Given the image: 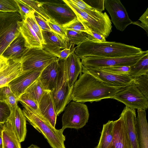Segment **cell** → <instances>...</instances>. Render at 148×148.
I'll return each instance as SVG.
<instances>
[{
  "label": "cell",
  "mask_w": 148,
  "mask_h": 148,
  "mask_svg": "<svg viewBox=\"0 0 148 148\" xmlns=\"http://www.w3.org/2000/svg\"><path fill=\"white\" fill-rule=\"evenodd\" d=\"M123 87L108 85L91 75L82 73L75 83L71 95V101L92 103L112 99Z\"/></svg>",
  "instance_id": "1"
},
{
  "label": "cell",
  "mask_w": 148,
  "mask_h": 148,
  "mask_svg": "<svg viewBox=\"0 0 148 148\" xmlns=\"http://www.w3.org/2000/svg\"><path fill=\"white\" fill-rule=\"evenodd\" d=\"M142 49L115 42L94 41L88 39L77 45L74 51L80 58L86 56L118 58L138 54Z\"/></svg>",
  "instance_id": "2"
},
{
  "label": "cell",
  "mask_w": 148,
  "mask_h": 148,
  "mask_svg": "<svg viewBox=\"0 0 148 148\" xmlns=\"http://www.w3.org/2000/svg\"><path fill=\"white\" fill-rule=\"evenodd\" d=\"M23 106L22 111L26 120L43 135L52 148H66L64 129H56L39 114L27 106Z\"/></svg>",
  "instance_id": "3"
},
{
  "label": "cell",
  "mask_w": 148,
  "mask_h": 148,
  "mask_svg": "<svg viewBox=\"0 0 148 148\" xmlns=\"http://www.w3.org/2000/svg\"><path fill=\"white\" fill-rule=\"evenodd\" d=\"M58 61V76L55 87L51 92L57 116L64 110L67 104L71 101L72 90L69 86L64 60Z\"/></svg>",
  "instance_id": "4"
},
{
  "label": "cell",
  "mask_w": 148,
  "mask_h": 148,
  "mask_svg": "<svg viewBox=\"0 0 148 148\" xmlns=\"http://www.w3.org/2000/svg\"><path fill=\"white\" fill-rule=\"evenodd\" d=\"M21 21L18 12H0V56L20 34L18 22Z\"/></svg>",
  "instance_id": "5"
},
{
  "label": "cell",
  "mask_w": 148,
  "mask_h": 148,
  "mask_svg": "<svg viewBox=\"0 0 148 148\" xmlns=\"http://www.w3.org/2000/svg\"><path fill=\"white\" fill-rule=\"evenodd\" d=\"M63 114L62 128L78 129L83 127L88 122L89 114L87 106L84 103L74 101L66 106Z\"/></svg>",
  "instance_id": "6"
},
{
  "label": "cell",
  "mask_w": 148,
  "mask_h": 148,
  "mask_svg": "<svg viewBox=\"0 0 148 148\" xmlns=\"http://www.w3.org/2000/svg\"><path fill=\"white\" fill-rule=\"evenodd\" d=\"M148 54V51H142L138 54L118 58H101L86 56L80 58L82 66L88 68L98 69L116 66H131Z\"/></svg>",
  "instance_id": "7"
},
{
  "label": "cell",
  "mask_w": 148,
  "mask_h": 148,
  "mask_svg": "<svg viewBox=\"0 0 148 148\" xmlns=\"http://www.w3.org/2000/svg\"><path fill=\"white\" fill-rule=\"evenodd\" d=\"M58 58L42 48H29L20 62L23 72L42 71L47 66Z\"/></svg>",
  "instance_id": "8"
},
{
  "label": "cell",
  "mask_w": 148,
  "mask_h": 148,
  "mask_svg": "<svg viewBox=\"0 0 148 148\" xmlns=\"http://www.w3.org/2000/svg\"><path fill=\"white\" fill-rule=\"evenodd\" d=\"M73 11L77 18L89 31L91 30L107 38L112 32L111 20L98 18L90 16L81 10L69 0H63Z\"/></svg>",
  "instance_id": "9"
},
{
  "label": "cell",
  "mask_w": 148,
  "mask_h": 148,
  "mask_svg": "<svg viewBox=\"0 0 148 148\" xmlns=\"http://www.w3.org/2000/svg\"><path fill=\"white\" fill-rule=\"evenodd\" d=\"M40 2L51 18L62 26L77 18L73 11L63 0Z\"/></svg>",
  "instance_id": "10"
},
{
  "label": "cell",
  "mask_w": 148,
  "mask_h": 148,
  "mask_svg": "<svg viewBox=\"0 0 148 148\" xmlns=\"http://www.w3.org/2000/svg\"><path fill=\"white\" fill-rule=\"evenodd\" d=\"M112 99L132 109L146 110L148 108V99L135 86L133 80L129 85L123 87Z\"/></svg>",
  "instance_id": "11"
},
{
  "label": "cell",
  "mask_w": 148,
  "mask_h": 148,
  "mask_svg": "<svg viewBox=\"0 0 148 148\" xmlns=\"http://www.w3.org/2000/svg\"><path fill=\"white\" fill-rule=\"evenodd\" d=\"M105 8L111 17V21L116 29L123 31L132 22L126 9L120 0H105Z\"/></svg>",
  "instance_id": "12"
},
{
  "label": "cell",
  "mask_w": 148,
  "mask_h": 148,
  "mask_svg": "<svg viewBox=\"0 0 148 148\" xmlns=\"http://www.w3.org/2000/svg\"><path fill=\"white\" fill-rule=\"evenodd\" d=\"M82 73H88L110 86L124 87L130 84L134 78L127 75H118L99 69L82 66Z\"/></svg>",
  "instance_id": "13"
},
{
  "label": "cell",
  "mask_w": 148,
  "mask_h": 148,
  "mask_svg": "<svg viewBox=\"0 0 148 148\" xmlns=\"http://www.w3.org/2000/svg\"><path fill=\"white\" fill-rule=\"evenodd\" d=\"M42 71L23 72L8 84L12 92L18 99L39 78Z\"/></svg>",
  "instance_id": "14"
},
{
  "label": "cell",
  "mask_w": 148,
  "mask_h": 148,
  "mask_svg": "<svg viewBox=\"0 0 148 148\" xmlns=\"http://www.w3.org/2000/svg\"><path fill=\"white\" fill-rule=\"evenodd\" d=\"M114 139L111 148H132L122 116L114 121Z\"/></svg>",
  "instance_id": "15"
},
{
  "label": "cell",
  "mask_w": 148,
  "mask_h": 148,
  "mask_svg": "<svg viewBox=\"0 0 148 148\" xmlns=\"http://www.w3.org/2000/svg\"><path fill=\"white\" fill-rule=\"evenodd\" d=\"M39 114L55 127L57 116L50 91H46L38 102Z\"/></svg>",
  "instance_id": "16"
},
{
  "label": "cell",
  "mask_w": 148,
  "mask_h": 148,
  "mask_svg": "<svg viewBox=\"0 0 148 148\" xmlns=\"http://www.w3.org/2000/svg\"><path fill=\"white\" fill-rule=\"evenodd\" d=\"M44 43L42 48L58 57L60 51L67 48L69 44L52 32L42 31Z\"/></svg>",
  "instance_id": "17"
},
{
  "label": "cell",
  "mask_w": 148,
  "mask_h": 148,
  "mask_svg": "<svg viewBox=\"0 0 148 148\" xmlns=\"http://www.w3.org/2000/svg\"><path fill=\"white\" fill-rule=\"evenodd\" d=\"M59 68L58 58L42 71L39 79L46 91L51 92L53 89L58 78Z\"/></svg>",
  "instance_id": "18"
},
{
  "label": "cell",
  "mask_w": 148,
  "mask_h": 148,
  "mask_svg": "<svg viewBox=\"0 0 148 148\" xmlns=\"http://www.w3.org/2000/svg\"><path fill=\"white\" fill-rule=\"evenodd\" d=\"M8 119L19 142L24 141L27 132L26 119L22 110L18 106L15 111L11 112Z\"/></svg>",
  "instance_id": "19"
},
{
  "label": "cell",
  "mask_w": 148,
  "mask_h": 148,
  "mask_svg": "<svg viewBox=\"0 0 148 148\" xmlns=\"http://www.w3.org/2000/svg\"><path fill=\"white\" fill-rule=\"evenodd\" d=\"M28 48L26 47L25 40L20 33L8 46L2 56L8 59L20 61Z\"/></svg>",
  "instance_id": "20"
},
{
  "label": "cell",
  "mask_w": 148,
  "mask_h": 148,
  "mask_svg": "<svg viewBox=\"0 0 148 148\" xmlns=\"http://www.w3.org/2000/svg\"><path fill=\"white\" fill-rule=\"evenodd\" d=\"M135 127L139 148H148V125L145 110H137Z\"/></svg>",
  "instance_id": "21"
},
{
  "label": "cell",
  "mask_w": 148,
  "mask_h": 148,
  "mask_svg": "<svg viewBox=\"0 0 148 148\" xmlns=\"http://www.w3.org/2000/svg\"><path fill=\"white\" fill-rule=\"evenodd\" d=\"M64 61L69 86L72 89L77 77L82 73V65L81 59L73 51Z\"/></svg>",
  "instance_id": "22"
},
{
  "label": "cell",
  "mask_w": 148,
  "mask_h": 148,
  "mask_svg": "<svg viewBox=\"0 0 148 148\" xmlns=\"http://www.w3.org/2000/svg\"><path fill=\"white\" fill-rule=\"evenodd\" d=\"M120 115L125 123L132 148H139L135 127L136 117L135 109L125 106Z\"/></svg>",
  "instance_id": "23"
},
{
  "label": "cell",
  "mask_w": 148,
  "mask_h": 148,
  "mask_svg": "<svg viewBox=\"0 0 148 148\" xmlns=\"http://www.w3.org/2000/svg\"><path fill=\"white\" fill-rule=\"evenodd\" d=\"M10 60L8 65L0 71V88L8 85L11 81L23 72L20 61Z\"/></svg>",
  "instance_id": "24"
},
{
  "label": "cell",
  "mask_w": 148,
  "mask_h": 148,
  "mask_svg": "<svg viewBox=\"0 0 148 148\" xmlns=\"http://www.w3.org/2000/svg\"><path fill=\"white\" fill-rule=\"evenodd\" d=\"M21 34L25 41L26 46L28 48H42V44L36 34L29 23L25 21L18 22Z\"/></svg>",
  "instance_id": "25"
},
{
  "label": "cell",
  "mask_w": 148,
  "mask_h": 148,
  "mask_svg": "<svg viewBox=\"0 0 148 148\" xmlns=\"http://www.w3.org/2000/svg\"><path fill=\"white\" fill-rule=\"evenodd\" d=\"M3 148H21V143L13 130L9 119L1 127Z\"/></svg>",
  "instance_id": "26"
},
{
  "label": "cell",
  "mask_w": 148,
  "mask_h": 148,
  "mask_svg": "<svg viewBox=\"0 0 148 148\" xmlns=\"http://www.w3.org/2000/svg\"><path fill=\"white\" fill-rule=\"evenodd\" d=\"M114 121L103 125L100 139L96 148H111L114 139Z\"/></svg>",
  "instance_id": "27"
},
{
  "label": "cell",
  "mask_w": 148,
  "mask_h": 148,
  "mask_svg": "<svg viewBox=\"0 0 148 148\" xmlns=\"http://www.w3.org/2000/svg\"><path fill=\"white\" fill-rule=\"evenodd\" d=\"M147 74H148V54L131 66L128 75L134 78Z\"/></svg>",
  "instance_id": "28"
},
{
  "label": "cell",
  "mask_w": 148,
  "mask_h": 148,
  "mask_svg": "<svg viewBox=\"0 0 148 148\" xmlns=\"http://www.w3.org/2000/svg\"><path fill=\"white\" fill-rule=\"evenodd\" d=\"M69 0L80 10L92 16L103 19H110L106 12H101L94 9L83 0Z\"/></svg>",
  "instance_id": "29"
},
{
  "label": "cell",
  "mask_w": 148,
  "mask_h": 148,
  "mask_svg": "<svg viewBox=\"0 0 148 148\" xmlns=\"http://www.w3.org/2000/svg\"><path fill=\"white\" fill-rule=\"evenodd\" d=\"M46 91L38 78L26 90L25 92L29 94L38 103L42 96Z\"/></svg>",
  "instance_id": "30"
},
{
  "label": "cell",
  "mask_w": 148,
  "mask_h": 148,
  "mask_svg": "<svg viewBox=\"0 0 148 148\" xmlns=\"http://www.w3.org/2000/svg\"><path fill=\"white\" fill-rule=\"evenodd\" d=\"M68 43L78 45L88 39L87 34L84 32L73 30H66Z\"/></svg>",
  "instance_id": "31"
},
{
  "label": "cell",
  "mask_w": 148,
  "mask_h": 148,
  "mask_svg": "<svg viewBox=\"0 0 148 148\" xmlns=\"http://www.w3.org/2000/svg\"><path fill=\"white\" fill-rule=\"evenodd\" d=\"M21 0L28 5L35 13L40 15L47 22L52 20L45 12L40 1L33 0Z\"/></svg>",
  "instance_id": "32"
},
{
  "label": "cell",
  "mask_w": 148,
  "mask_h": 148,
  "mask_svg": "<svg viewBox=\"0 0 148 148\" xmlns=\"http://www.w3.org/2000/svg\"><path fill=\"white\" fill-rule=\"evenodd\" d=\"M133 82L139 90L148 99V74L134 78Z\"/></svg>",
  "instance_id": "33"
},
{
  "label": "cell",
  "mask_w": 148,
  "mask_h": 148,
  "mask_svg": "<svg viewBox=\"0 0 148 148\" xmlns=\"http://www.w3.org/2000/svg\"><path fill=\"white\" fill-rule=\"evenodd\" d=\"M62 27L66 30L82 32L88 34H90V32L86 29L84 25L77 18Z\"/></svg>",
  "instance_id": "34"
},
{
  "label": "cell",
  "mask_w": 148,
  "mask_h": 148,
  "mask_svg": "<svg viewBox=\"0 0 148 148\" xmlns=\"http://www.w3.org/2000/svg\"><path fill=\"white\" fill-rule=\"evenodd\" d=\"M0 12L19 13V10L15 0H0Z\"/></svg>",
  "instance_id": "35"
},
{
  "label": "cell",
  "mask_w": 148,
  "mask_h": 148,
  "mask_svg": "<svg viewBox=\"0 0 148 148\" xmlns=\"http://www.w3.org/2000/svg\"><path fill=\"white\" fill-rule=\"evenodd\" d=\"M18 101L23 106H27L39 114L38 103L28 93L24 92L18 98Z\"/></svg>",
  "instance_id": "36"
},
{
  "label": "cell",
  "mask_w": 148,
  "mask_h": 148,
  "mask_svg": "<svg viewBox=\"0 0 148 148\" xmlns=\"http://www.w3.org/2000/svg\"><path fill=\"white\" fill-rule=\"evenodd\" d=\"M131 66H116L95 69L118 75H128L130 70Z\"/></svg>",
  "instance_id": "37"
},
{
  "label": "cell",
  "mask_w": 148,
  "mask_h": 148,
  "mask_svg": "<svg viewBox=\"0 0 148 148\" xmlns=\"http://www.w3.org/2000/svg\"><path fill=\"white\" fill-rule=\"evenodd\" d=\"M34 14L29 15L27 17L25 20L30 25L31 27L36 34L42 45L44 43L42 34V30L36 21Z\"/></svg>",
  "instance_id": "38"
},
{
  "label": "cell",
  "mask_w": 148,
  "mask_h": 148,
  "mask_svg": "<svg viewBox=\"0 0 148 148\" xmlns=\"http://www.w3.org/2000/svg\"><path fill=\"white\" fill-rule=\"evenodd\" d=\"M11 114V111L8 105L4 101H0V127L8 120Z\"/></svg>",
  "instance_id": "39"
},
{
  "label": "cell",
  "mask_w": 148,
  "mask_h": 148,
  "mask_svg": "<svg viewBox=\"0 0 148 148\" xmlns=\"http://www.w3.org/2000/svg\"><path fill=\"white\" fill-rule=\"evenodd\" d=\"M15 0L19 10V13L22 21H25L27 16L35 14V11L27 4L21 0Z\"/></svg>",
  "instance_id": "40"
},
{
  "label": "cell",
  "mask_w": 148,
  "mask_h": 148,
  "mask_svg": "<svg viewBox=\"0 0 148 148\" xmlns=\"http://www.w3.org/2000/svg\"><path fill=\"white\" fill-rule=\"evenodd\" d=\"M47 22L53 32L62 39L68 43L66 30L64 29L62 26L58 24L53 21L51 20Z\"/></svg>",
  "instance_id": "41"
},
{
  "label": "cell",
  "mask_w": 148,
  "mask_h": 148,
  "mask_svg": "<svg viewBox=\"0 0 148 148\" xmlns=\"http://www.w3.org/2000/svg\"><path fill=\"white\" fill-rule=\"evenodd\" d=\"M104 0H85L84 1L94 9L100 12H102L105 9Z\"/></svg>",
  "instance_id": "42"
},
{
  "label": "cell",
  "mask_w": 148,
  "mask_h": 148,
  "mask_svg": "<svg viewBox=\"0 0 148 148\" xmlns=\"http://www.w3.org/2000/svg\"><path fill=\"white\" fill-rule=\"evenodd\" d=\"M4 101L8 106L11 112L15 110L18 106V98L12 92L8 96Z\"/></svg>",
  "instance_id": "43"
},
{
  "label": "cell",
  "mask_w": 148,
  "mask_h": 148,
  "mask_svg": "<svg viewBox=\"0 0 148 148\" xmlns=\"http://www.w3.org/2000/svg\"><path fill=\"white\" fill-rule=\"evenodd\" d=\"M34 16L42 31L53 32L48 22L40 15L35 13Z\"/></svg>",
  "instance_id": "44"
},
{
  "label": "cell",
  "mask_w": 148,
  "mask_h": 148,
  "mask_svg": "<svg viewBox=\"0 0 148 148\" xmlns=\"http://www.w3.org/2000/svg\"><path fill=\"white\" fill-rule=\"evenodd\" d=\"M74 45L69 44V46L66 48L62 50L58 55L57 58L58 60H65L73 51H74L76 47Z\"/></svg>",
  "instance_id": "45"
},
{
  "label": "cell",
  "mask_w": 148,
  "mask_h": 148,
  "mask_svg": "<svg viewBox=\"0 0 148 148\" xmlns=\"http://www.w3.org/2000/svg\"><path fill=\"white\" fill-rule=\"evenodd\" d=\"M90 34L87 36L88 39L92 40L99 42L106 41V38L103 35L98 34L91 30H89Z\"/></svg>",
  "instance_id": "46"
},
{
  "label": "cell",
  "mask_w": 148,
  "mask_h": 148,
  "mask_svg": "<svg viewBox=\"0 0 148 148\" xmlns=\"http://www.w3.org/2000/svg\"><path fill=\"white\" fill-rule=\"evenodd\" d=\"M12 93V92L8 85L1 88L0 101H4L5 98Z\"/></svg>",
  "instance_id": "47"
},
{
  "label": "cell",
  "mask_w": 148,
  "mask_h": 148,
  "mask_svg": "<svg viewBox=\"0 0 148 148\" xmlns=\"http://www.w3.org/2000/svg\"><path fill=\"white\" fill-rule=\"evenodd\" d=\"M10 62V59H8L2 56H0V71L8 65Z\"/></svg>",
  "instance_id": "48"
},
{
  "label": "cell",
  "mask_w": 148,
  "mask_h": 148,
  "mask_svg": "<svg viewBox=\"0 0 148 148\" xmlns=\"http://www.w3.org/2000/svg\"><path fill=\"white\" fill-rule=\"evenodd\" d=\"M138 20L141 23L148 26V8H147L145 11L140 17Z\"/></svg>",
  "instance_id": "49"
},
{
  "label": "cell",
  "mask_w": 148,
  "mask_h": 148,
  "mask_svg": "<svg viewBox=\"0 0 148 148\" xmlns=\"http://www.w3.org/2000/svg\"><path fill=\"white\" fill-rule=\"evenodd\" d=\"M132 24L136 25L139 26L143 28L146 32L147 35L148 34V26L140 22L139 21H137L135 22H133Z\"/></svg>",
  "instance_id": "50"
},
{
  "label": "cell",
  "mask_w": 148,
  "mask_h": 148,
  "mask_svg": "<svg viewBox=\"0 0 148 148\" xmlns=\"http://www.w3.org/2000/svg\"><path fill=\"white\" fill-rule=\"evenodd\" d=\"M0 148H3L1 132V131L0 129Z\"/></svg>",
  "instance_id": "51"
},
{
  "label": "cell",
  "mask_w": 148,
  "mask_h": 148,
  "mask_svg": "<svg viewBox=\"0 0 148 148\" xmlns=\"http://www.w3.org/2000/svg\"><path fill=\"white\" fill-rule=\"evenodd\" d=\"M27 148H40L36 145H34L33 144H32Z\"/></svg>",
  "instance_id": "52"
},
{
  "label": "cell",
  "mask_w": 148,
  "mask_h": 148,
  "mask_svg": "<svg viewBox=\"0 0 148 148\" xmlns=\"http://www.w3.org/2000/svg\"></svg>",
  "instance_id": "53"
}]
</instances>
